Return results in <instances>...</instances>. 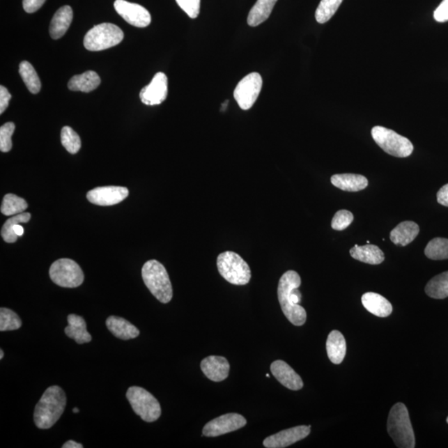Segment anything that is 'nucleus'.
<instances>
[{
  "instance_id": "a878e982",
  "label": "nucleus",
  "mask_w": 448,
  "mask_h": 448,
  "mask_svg": "<svg viewBox=\"0 0 448 448\" xmlns=\"http://www.w3.org/2000/svg\"><path fill=\"white\" fill-rule=\"evenodd\" d=\"M101 84V78L93 71H88L72 77L68 82V88L73 91L90 93L97 89Z\"/></svg>"
},
{
  "instance_id": "7c9ffc66",
  "label": "nucleus",
  "mask_w": 448,
  "mask_h": 448,
  "mask_svg": "<svg viewBox=\"0 0 448 448\" xmlns=\"http://www.w3.org/2000/svg\"><path fill=\"white\" fill-rule=\"evenodd\" d=\"M28 203L24 199L13 194H8L4 196L1 213L3 215L10 216L22 214L27 210Z\"/></svg>"
},
{
  "instance_id": "c85d7f7f",
  "label": "nucleus",
  "mask_w": 448,
  "mask_h": 448,
  "mask_svg": "<svg viewBox=\"0 0 448 448\" xmlns=\"http://www.w3.org/2000/svg\"><path fill=\"white\" fill-rule=\"evenodd\" d=\"M20 74L26 86L33 94H37L41 90V82L39 79L36 69L31 63L24 61L20 64Z\"/></svg>"
},
{
  "instance_id": "a18cd8bd",
  "label": "nucleus",
  "mask_w": 448,
  "mask_h": 448,
  "mask_svg": "<svg viewBox=\"0 0 448 448\" xmlns=\"http://www.w3.org/2000/svg\"><path fill=\"white\" fill-rule=\"evenodd\" d=\"M3 355H4V353L3 350H0V360H3Z\"/></svg>"
},
{
  "instance_id": "9d476101",
  "label": "nucleus",
  "mask_w": 448,
  "mask_h": 448,
  "mask_svg": "<svg viewBox=\"0 0 448 448\" xmlns=\"http://www.w3.org/2000/svg\"><path fill=\"white\" fill-rule=\"evenodd\" d=\"M263 88V78L258 72H252L239 82L234 90V99L242 110H249L254 105Z\"/></svg>"
},
{
  "instance_id": "1a4fd4ad",
  "label": "nucleus",
  "mask_w": 448,
  "mask_h": 448,
  "mask_svg": "<svg viewBox=\"0 0 448 448\" xmlns=\"http://www.w3.org/2000/svg\"><path fill=\"white\" fill-rule=\"evenodd\" d=\"M49 276L55 284L67 288H75L84 281V274L79 265L68 258L59 259L52 264Z\"/></svg>"
},
{
  "instance_id": "4c0bfd02",
  "label": "nucleus",
  "mask_w": 448,
  "mask_h": 448,
  "mask_svg": "<svg viewBox=\"0 0 448 448\" xmlns=\"http://www.w3.org/2000/svg\"><path fill=\"white\" fill-rule=\"evenodd\" d=\"M176 2L190 18H197L200 12V0H176Z\"/></svg>"
},
{
  "instance_id": "39448f33",
  "label": "nucleus",
  "mask_w": 448,
  "mask_h": 448,
  "mask_svg": "<svg viewBox=\"0 0 448 448\" xmlns=\"http://www.w3.org/2000/svg\"><path fill=\"white\" fill-rule=\"evenodd\" d=\"M217 266L220 275L233 285L243 286L251 279V270L236 252H225L217 256Z\"/></svg>"
},
{
  "instance_id": "c9c22d12",
  "label": "nucleus",
  "mask_w": 448,
  "mask_h": 448,
  "mask_svg": "<svg viewBox=\"0 0 448 448\" xmlns=\"http://www.w3.org/2000/svg\"><path fill=\"white\" fill-rule=\"evenodd\" d=\"M15 130V125L13 123L4 124L0 128V150L8 152L12 149V136Z\"/></svg>"
},
{
  "instance_id": "58836bf2",
  "label": "nucleus",
  "mask_w": 448,
  "mask_h": 448,
  "mask_svg": "<svg viewBox=\"0 0 448 448\" xmlns=\"http://www.w3.org/2000/svg\"><path fill=\"white\" fill-rule=\"evenodd\" d=\"M434 20L438 23L448 21V0H443L440 6L434 11Z\"/></svg>"
},
{
  "instance_id": "aec40b11",
  "label": "nucleus",
  "mask_w": 448,
  "mask_h": 448,
  "mask_svg": "<svg viewBox=\"0 0 448 448\" xmlns=\"http://www.w3.org/2000/svg\"><path fill=\"white\" fill-rule=\"evenodd\" d=\"M361 301L369 312L378 317L389 316L393 311V307L388 300L378 293H365Z\"/></svg>"
},
{
  "instance_id": "f257e3e1",
  "label": "nucleus",
  "mask_w": 448,
  "mask_h": 448,
  "mask_svg": "<svg viewBox=\"0 0 448 448\" xmlns=\"http://www.w3.org/2000/svg\"><path fill=\"white\" fill-rule=\"evenodd\" d=\"M301 284V277L297 272L287 271L281 277L277 288L282 312L291 323L297 326L303 325L307 321V311L299 305L302 298L298 290Z\"/></svg>"
},
{
  "instance_id": "bb28decb",
  "label": "nucleus",
  "mask_w": 448,
  "mask_h": 448,
  "mask_svg": "<svg viewBox=\"0 0 448 448\" xmlns=\"http://www.w3.org/2000/svg\"><path fill=\"white\" fill-rule=\"evenodd\" d=\"M277 2V0H258L251 8L247 17V24L251 27H256L264 23L271 15Z\"/></svg>"
},
{
  "instance_id": "72a5a7b5",
  "label": "nucleus",
  "mask_w": 448,
  "mask_h": 448,
  "mask_svg": "<svg viewBox=\"0 0 448 448\" xmlns=\"http://www.w3.org/2000/svg\"><path fill=\"white\" fill-rule=\"evenodd\" d=\"M22 326L20 316L10 309H0V332H11L19 330Z\"/></svg>"
},
{
  "instance_id": "393cba45",
  "label": "nucleus",
  "mask_w": 448,
  "mask_h": 448,
  "mask_svg": "<svg viewBox=\"0 0 448 448\" xmlns=\"http://www.w3.org/2000/svg\"><path fill=\"white\" fill-rule=\"evenodd\" d=\"M350 254L352 258L364 263L378 265L385 261L384 252L376 245L359 246L355 245L353 249H350Z\"/></svg>"
},
{
  "instance_id": "6e6552de",
  "label": "nucleus",
  "mask_w": 448,
  "mask_h": 448,
  "mask_svg": "<svg viewBox=\"0 0 448 448\" xmlns=\"http://www.w3.org/2000/svg\"><path fill=\"white\" fill-rule=\"evenodd\" d=\"M373 141L386 153L395 157L405 158L413 151L412 144L408 138L400 136L392 130L375 126L371 130Z\"/></svg>"
},
{
  "instance_id": "473e14b6",
  "label": "nucleus",
  "mask_w": 448,
  "mask_h": 448,
  "mask_svg": "<svg viewBox=\"0 0 448 448\" xmlns=\"http://www.w3.org/2000/svg\"><path fill=\"white\" fill-rule=\"evenodd\" d=\"M343 0H321L316 11V21L325 24L336 14Z\"/></svg>"
},
{
  "instance_id": "a211bd4d",
  "label": "nucleus",
  "mask_w": 448,
  "mask_h": 448,
  "mask_svg": "<svg viewBox=\"0 0 448 448\" xmlns=\"http://www.w3.org/2000/svg\"><path fill=\"white\" fill-rule=\"evenodd\" d=\"M107 327L110 332L121 340L128 341L139 337L140 330L129 321L118 316L108 317L106 321Z\"/></svg>"
},
{
  "instance_id": "6ab92c4d",
  "label": "nucleus",
  "mask_w": 448,
  "mask_h": 448,
  "mask_svg": "<svg viewBox=\"0 0 448 448\" xmlns=\"http://www.w3.org/2000/svg\"><path fill=\"white\" fill-rule=\"evenodd\" d=\"M72 19V8L68 6L61 7L51 21L49 33L52 38L59 39L63 37L70 27Z\"/></svg>"
},
{
  "instance_id": "ddd939ff",
  "label": "nucleus",
  "mask_w": 448,
  "mask_h": 448,
  "mask_svg": "<svg viewBox=\"0 0 448 448\" xmlns=\"http://www.w3.org/2000/svg\"><path fill=\"white\" fill-rule=\"evenodd\" d=\"M128 194L129 190L125 187L105 186L90 190L86 198L97 206H111L123 202Z\"/></svg>"
},
{
  "instance_id": "7ed1b4c3",
  "label": "nucleus",
  "mask_w": 448,
  "mask_h": 448,
  "mask_svg": "<svg viewBox=\"0 0 448 448\" xmlns=\"http://www.w3.org/2000/svg\"><path fill=\"white\" fill-rule=\"evenodd\" d=\"M388 433L395 445L400 448L415 447V436L411 424L410 413L402 403L391 408L388 419Z\"/></svg>"
},
{
  "instance_id": "423d86ee",
  "label": "nucleus",
  "mask_w": 448,
  "mask_h": 448,
  "mask_svg": "<svg viewBox=\"0 0 448 448\" xmlns=\"http://www.w3.org/2000/svg\"><path fill=\"white\" fill-rule=\"evenodd\" d=\"M123 38L124 33L118 26L103 23L90 29L86 34L84 43L86 49L97 52L118 45Z\"/></svg>"
},
{
  "instance_id": "4468645a",
  "label": "nucleus",
  "mask_w": 448,
  "mask_h": 448,
  "mask_svg": "<svg viewBox=\"0 0 448 448\" xmlns=\"http://www.w3.org/2000/svg\"><path fill=\"white\" fill-rule=\"evenodd\" d=\"M168 95V78L164 72L156 73L150 84L142 88L140 98L147 106L160 105Z\"/></svg>"
},
{
  "instance_id": "49530a36",
  "label": "nucleus",
  "mask_w": 448,
  "mask_h": 448,
  "mask_svg": "<svg viewBox=\"0 0 448 448\" xmlns=\"http://www.w3.org/2000/svg\"><path fill=\"white\" fill-rule=\"evenodd\" d=\"M72 412L74 413H78V412H79V410H78L77 408H74L73 410H72Z\"/></svg>"
},
{
  "instance_id": "9b49d317",
  "label": "nucleus",
  "mask_w": 448,
  "mask_h": 448,
  "mask_svg": "<svg viewBox=\"0 0 448 448\" xmlns=\"http://www.w3.org/2000/svg\"><path fill=\"white\" fill-rule=\"evenodd\" d=\"M246 424L247 420L245 417L238 413H228L213 419L204 426L203 434L206 437H219L240 429Z\"/></svg>"
},
{
  "instance_id": "cd10ccee",
  "label": "nucleus",
  "mask_w": 448,
  "mask_h": 448,
  "mask_svg": "<svg viewBox=\"0 0 448 448\" xmlns=\"http://www.w3.org/2000/svg\"><path fill=\"white\" fill-rule=\"evenodd\" d=\"M425 291L428 297L434 299L448 298V271L432 278L426 286Z\"/></svg>"
},
{
  "instance_id": "2eb2a0df",
  "label": "nucleus",
  "mask_w": 448,
  "mask_h": 448,
  "mask_svg": "<svg viewBox=\"0 0 448 448\" xmlns=\"http://www.w3.org/2000/svg\"><path fill=\"white\" fill-rule=\"evenodd\" d=\"M310 433L311 426H298L272 435L265 439L263 445L268 448H284L302 440Z\"/></svg>"
},
{
  "instance_id": "a19ab883",
  "label": "nucleus",
  "mask_w": 448,
  "mask_h": 448,
  "mask_svg": "<svg viewBox=\"0 0 448 448\" xmlns=\"http://www.w3.org/2000/svg\"><path fill=\"white\" fill-rule=\"evenodd\" d=\"M10 100L11 94L8 93L6 86H0V114H3L6 111L7 107L10 105Z\"/></svg>"
},
{
  "instance_id": "e433bc0d",
  "label": "nucleus",
  "mask_w": 448,
  "mask_h": 448,
  "mask_svg": "<svg viewBox=\"0 0 448 448\" xmlns=\"http://www.w3.org/2000/svg\"><path fill=\"white\" fill-rule=\"evenodd\" d=\"M353 220L354 215L351 212L342 210L334 215L332 222V227L337 231H342L349 227Z\"/></svg>"
},
{
  "instance_id": "f8f14e48",
  "label": "nucleus",
  "mask_w": 448,
  "mask_h": 448,
  "mask_svg": "<svg viewBox=\"0 0 448 448\" xmlns=\"http://www.w3.org/2000/svg\"><path fill=\"white\" fill-rule=\"evenodd\" d=\"M114 7L117 14L134 27L146 28L151 23L150 12L140 4L116 0Z\"/></svg>"
},
{
  "instance_id": "f03ea898",
  "label": "nucleus",
  "mask_w": 448,
  "mask_h": 448,
  "mask_svg": "<svg viewBox=\"0 0 448 448\" xmlns=\"http://www.w3.org/2000/svg\"><path fill=\"white\" fill-rule=\"evenodd\" d=\"M67 397L59 386H51L39 400L34 410V423L38 428L49 429L63 415Z\"/></svg>"
},
{
  "instance_id": "dca6fc26",
  "label": "nucleus",
  "mask_w": 448,
  "mask_h": 448,
  "mask_svg": "<svg viewBox=\"0 0 448 448\" xmlns=\"http://www.w3.org/2000/svg\"><path fill=\"white\" fill-rule=\"evenodd\" d=\"M271 371L273 376L286 388L291 390L302 389L303 381L302 378L285 361H274L271 365Z\"/></svg>"
},
{
  "instance_id": "ea45409f",
  "label": "nucleus",
  "mask_w": 448,
  "mask_h": 448,
  "mask_svg": "<svg viewBox=\"0 0 448 448\" xmlns=\"http://www.w3.org/2000/svg\"><path fill=\"white\" fill-rule=\"evenodd\" d=\"M45 1L46 0H23L24 10L29 14H33L38 11Z\"/></svg>"
},
{
  "instance_id": "20e7f679",
  "label": "nucleus",
  "mask_w": 448,
  "mask_h": 448,
  "mask_svg": "<svg viewBox=\"0 0 448 448\" xmlns=\"http://www.w3.org/2000/svg\"><path fill=\"white\" fill-rule=\"evenodd\" d=\"M142 278L147 288L160 302L169 303L173 298V288L167 269L156 260L148 261L142 268Z\"/></svg>"
},
{
  "instance_id": "f3484780",
  "label": "nucleus",
  "mask_w": 448,
  "mask_h": 448,
  "mask_svg": "<svg viewBox=\"0 0 448 448\" xmlns=\"http://www.w3.org/2000/svg\"><path fill=\"white\" fill-rule=\"evenodd\" d=\"M200 366H201L204 375L212 381H223L229 375V361L222 356H208L202 360Z\"/></svg>"
},
{
  "instance_id": "2f4dec72",
  "label": "nucleus",
  "mask_w": 448,
  "mask_h": 448,
  "mask_svg": "<svg viewBox=\"0 0 448 448\" xmlns=\"http://www.w3.org/2000/svg\"><path fill=\"white\" fill-rule=\"evenodd\" d=\"M424 252L429 259H448V239L442 238H433L426 247Z\"/></svg>"
},
{
  "instance_id": "f704fd0d",
  "label": "nucleus",
  "mask_w": 448,
  "mask_h": 448,
  "mask_svg": "<svg viewBox=\"0 0 448 448\" xmlns=\"http://www.w3.org/2000/svg\"><path fill=\"white\" fill-rule=\"evenodd\" d=\"M62 145L70 154H77L81 149L82 142L79 136L69 126H64L61 132Z\"/></svg>"
},
{
  "instance_id": "c03bdc74",
  "label": "nucleus",
  "mask_w": 448,
  "mask_h": 448,
  "mask_svg": "<svg viewBox=\"0 0 448 448\" xmlns=\"http://www.w3.org/2000/svg\"><path fill=\"white\" fill-rule=\"evenodd\" d=\"M13 229H14L15 233L18 235L19 237L24 233V227H22L20 224H15L14 227H13Z\"/></svg>"
},
{
  "instance_id": "4be33fe9",
  "label": "nucleus",
  "mask_w": 448,
  "mask_h": 448,
  "mask_svg": "<svg viewBox=\"0 0 448 448\" xmlns=\"http://www.w3.org/2000/svg\"><path fill=\"white\" fill-rule=\"evenodd\" d=\"M330 181L337 188L348 191V192H358V191L366 188L369 184L366 178L360 175H355V173L334 175Z\"/></svg>"
},
{
  "instance_id": "0eeeda50",
  "label": "nucleus",
  "mask_w": 448,
  "mask_h": 448,
  "mask_svg": "<svg viewBox=\"0 0 448 448\" xmlns=\"http://www.w3.org/2000/svg\"><path fill=\"white\" fill-rule=\"evenodd\" d=\"M126 398L134 412L147 423H153L162 415V407L158 400L141 387H130L126 393Z\"/></svg>"
},
{
  "instance_id": "c756f323",
  "label": "nucleus",
  "mask_w": 448,
  "mask_h": 448,
  "mask_svg": "<svg viewBox=\"0 0 448 448\" xmlns=\"http://www.w3.org/2000/svg\"><path fill=\"white\" fill-rule=\"evenodd\" d=\"M30 219H31V215H30L29 213H22V214L17 215L11 217V219H8L6 224H3L1 230L3 240L8 243L15 242L19 236L15 233L13 227H14L15 224L28 223Z\"/></svg>"
},
{
  "instance_id": "de8ad7c7",
  "label": "nucleus",
  "mask_w": 448,
  "mask_h": 448,
  "mask_svg": "<svg viewBox=\"0 0 448 448\" xmlns=\"http://www.w3.org/2000/svg\"><path fill=\"white\" fill-rule=\"evenodd\" d=\"M447 423L448 424V417H447Z\"/></svg>"
},
{
  "instance_id": "79ce46f5",
  "label": "nucleus",
  "mask_w": 448,
  "mask_h": 448,
  "mask_svg": "<svg viewBox=\"0 0 448 448\" xmlns=\"http://www.w3.org/2000/svg\"><path fill=\"white\" fill-rule=\"evenodd\" d=\"M438 203L441 206L448 207V184L442 186L437 194Z\"/></svg>"
},
{
  "instance_id": "b1692460",
  "label": "nucleus",
  "mask_w": 448,
  "mask_h": 448,
  "mask_svg": "<svg viewBox=\"0 0 448 448\" xmlns=\"http://www.w3.org/2000/svg\"><path fill=\"white\" fill-rule=\"evenodd\" d=\"M326 350L328 357L334 364L342 363L346 355V341L343 334L338 330L330 332L326 341Z\"/></svg>"
},
{
  "instance_id": "37998d69",
  "label": "nucleus",
  "mask_w": 448,
  "mask_h": 448,
  "mask_svg": "<svg viewBox=\"0 0 448 448\" xmlns=\"http://www.w3.org/2000/svg\"><path fill=\"white\" fill-rule=\"evenodd\" d=\"M84 445H80L72 440H69L67 442H65L63 445V448H82Z\"/></svg>"
},
{
  "instance_id": "5701e85b",
  "label": "nucleus",
  "mask_w": 448,
  "mask_h": 448,
  "mask_svg": "<svg viewBox=\"0 0 448 448\" xmlns=\"http://www.w3.org/2000/svg\"><path fill=\"white\" fill-rule=\"evenodd\" d=\"M68 323V325L64 330L68 337L73 339L79 345L91 341V336L86 330L84 317L74 314L69 315Z\"/></svg>"
},
{
  "instance_id": "412c9836",
  "label": "nucleus",
  "mask_w": 448,
  "mask_h": 448,
  "mask_svg": "<svg viewBox=\"0 0 448 448\" xmlns=\"http://www.w3.org/2000/svg\"><path fill=\"white\" fill-rule=\"evenodd\" d=\"M419 227L415 222L404 221L390 233V239L395 245L407 246L417 238Z\"/></svg>"
}]
</instances>
